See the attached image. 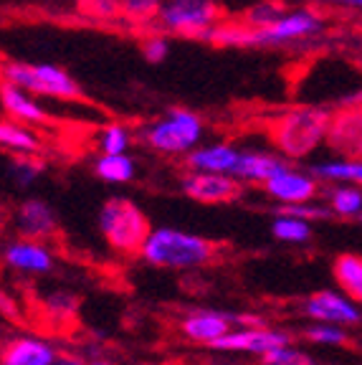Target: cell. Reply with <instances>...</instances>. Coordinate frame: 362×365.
<instances>
[{"mask_svg":"<svg viewBox=\"0 0 362 365\" xmlns=\"http://www.w3.org/2000/svg\"><path fill=\"white\" fill-rule=\"evenodd\" d=\"M81 8L91 18H99V21L122 18V0H81Z\"/></svg>","mask_w":362,"mask_h":365,"instance_id":"cell-34","label":"cell"},{"mask_svg":"<svg viewBox=\"0 0 362 365\" xmlns=\"http://www.w3.org/2000/svg\"><path fill=\"white\" fill-rule=\"evenodd\" d=\"M324 145L342 160H362V104H345L329 112Z\"/></svg>","mask_w":362,"mask_h":365,"instance_id":"cell-9","label":"cell"},{"mask_svg":"<svg viewBox=\"0 0 362 365\" xmlns=\"http://www.w3.org/2000/svg\"><path fill=\"white\" fill-rule=\"evenodd\" d=\"M272 234L284 244H304L311 239V221L291 216V213H279L272 223Z\"/></svg>","mask_w":362,"mask_h":365,"instance_id":"cell-24","label":"cell"},{"mask_svg":"<svg viewBox=\"0 0 362 365\" xmlns=\"http://www.w3.org/2000/svg\"><path fill=\"white\" fill-rule=\"evenodd\" d=\"M233 325H236V314L213 312V309H198V312H190L185 319H182L180 332L190 342L210 345L213 340L226 335L228 330H233Z\"/></svg>","mask_w":362,"mask_h":365,"instance_id":"cell-16","label":"cell"},{"mask_svg":"<svg viewBox=\"0 0 362 365\" xmlns=\"http://www.w3.org/2000/svg\"><path fill=\"white\" fill-rule=\"evenodd\" d=\"M140 257L155 269L165 272H190L203 269L221 257V244L208 236L187 234L180 228L157 226L148 236Z\"/></svg>","mask_w":362,"mask_h":365,"instance_id":"cell-1","label":"cell"},{"mask_svg":"<svg viewBox=\"0 0 362 365\" xmlns=\"http://www.w3.org/2000/svg\"><path fill=\"white\" fill-rule=\"evenodd\" d=\"M289 165H291V163H289L286 158L249 150V153L238 155V163H236V168H233L231 175L238 178L241 182H261V185H264V182L272 180L274 175H279V173Z\"/></svg>","mask_w":362,"mask_h":365,"instance_id":"cell-18","label":"cell"},{"mask_svg":"<svg viewBox=\"0 0 362 365\" xmlns=\"http://www.w3.org/2000/svg\"><path fill=\"white\" fill-rule=\"evenodd\" d=\"M264 190L281 205L309 203L319 193V178L314 173L296 170V168L289 165L279 175H274L272 180L264 182Z\"/></svg>","mask_w":362,"mask_h":365,"instance_id":"cell-12","label":"cell"},{"mask_svg":"<svg viewBox=\"0 0 362 365\" xmlns=\"http://www.w3.org/2000/svg\"><path fill=\"white\" fill-rule=\"evenodd\" d=\"M135 158L130 153H102L94 160V173L102 178L104 182H114V185H125L135 178Z\"/></svg>","mask_w":362,"mask_h":365,"instance_id":"cell-22","label":"cell"},{"mask_svg":"<svg viewBox=\"0 0 362 365\" xmlns=\"http://www.w3.org/2000/svg\"><path fill=\"white\" fill-rule=\"evenodd\" d=\"M132 145V132L122 122H109L99 130L96 137V148L99 153H127Z\"/></svg>","mask_w":362,"mask_h":365,"instance_id":"cell-28","label":"cell"},{"mask_svg":"<svg viewBox=\"0 0 362 365\" xmlns=\"http://www.w3.org/2000/svg\"><path fill=\"white\" fill-rule=\"evenodd\" d=\"M309 3H329V6H342V0H309Z\"/></svg>","mask_w":362,"mask_h":365,"instance_id":"cell-38","label":"cell"},{"mask_svg":"<svg viewBox=\"0 0 362 365\" xmlns=\"http://www.w3.org/2000/svg\"><path fill=\"white\" fill-rule=\"evenodd\" d=\"M241 150H236L228 143L198 145L195 150L185 155V165L190 170H213V173H233L238 163Z\"/></svg>","mask_w":362,"mask_h":365,"instance_id":"cell-19","label":"cell"},{"mask_svg":"<svg viewBox=\"0 0 362 365\" xmlns=\"http://www.w3.org/2000/svg\"><path fill=\"white\" fill-rule=\"evenodd\" d=\"M261 365H317L314 358L304 350H296L289 345H281V348H274L269 353L261 355Z\"/></svg>","mask_w":362,"mask_h":365,"instance_id":"cell-30","label":"cell"},{"mask_svg":"<svg viewBox=\"0 0 362 365\" xmlns=\"http://www.w3.org/2000/svg\"><path fill=\"white\" fill-rule=\"evenodd\" d=\"M304 337L317 345H345L347 342V332L342 330V325H332V322H314L304 330Z\"/></svg>","mask_w":362,"mask_h":365,"instance_id":"cell-31","label":"cell"},{"mask_svg":"<svg viewBox=\"0 0 362 365\" xmlns=\"http://www.w3.org/2000/svg\"><path fill=\"white\" fill-rule=\"evenodd\" d=\"M86 365H112L109 360H102V358H96V360H89Z\"/></svg>","mask_w":362,"mask_h":365,"instance_id":"cell-39","label":"cell"},{"mask_svg":"<svg viewBox=\"0 0 362 365\" xmlns=\"http://www.w3.org/2000/svg\"><path fill=\"white\" fill-rule=\"evenodd\" d=\"M96 223L104 241L122 257H140L142 246L155 228L148 213L127 195H112L104 200Z\"/></svg>","mask_w":362,"mask_h":365,"instance_id":"cell-3","label":"cell"},{"mask_svg":"<svg viewBox=\"0 0 362 365\" xmlns=\"http://www.w3.org/2000/svg\"><path fill=\"white\" fill-rule=\"evenodd\" d=\"M53 360L56 350L41 337L21 335L3 342L0 348V365H53Z\"/></svg>","mask_w":362,"mask_h":365,"instance_id":"cell-17","label":"cell"},{"mask_svg":"<svg viewBox=\"0 0 362 365\" xmlns=\"http://www.w3.org/2000/svg\"><path fill=\"white\" fill-rule=\"evenodd\" d=\"M180 188L195 203L203 205H226L241 195V180L231 173L213 170H190L180 178Z\"/></svg>","mask_w":362,"mask_h":365,"instance_id":"cell-8","label":"cell"},{"mask_svg":"<svg viewBox=\"0 0 362 365\" xmlns=\"http://www.w3.org/2000/svg\"><path fill=\"white\" fill-rule=\"evenodd\" d=\"M46 173V163L38 155H13L11 165H8V175L13 178L18 188H29Z\"/></svg>","mask_w":362,"mask_h":365,"instance_id":"cell-26","label":"cell"},{"mask_svg":"<svg viewBox=\"0 0 362 365\" xmlns=\"http://www.w3.org/2000/svg\"><path fill=\"white\" fill-rule=\"evenodd\" d=\"M43 309L51 314L53 319L63 322V319H71L76 317L79 312V299H76L71 292H53L43 299Z\"/></svg>","mask_w":362,"mask_h":365,"instance_id":"cell-29","label":"cell"},{"mask_svg":"<svg viewBox=\"0 0 362 365\" xmlns=\"http://www.w3.org/2000/svg\"><path fill=\"white\" fill-rule=\"evenodd\" d=\"M0 81H11L36 97L66 99V102L84 99V89L79 81L56 63L6 61L0 66Z\"/></svg>","mask_w":362,"mask_h":365,"instance_id":"cell-5","label":"cell"},{"mask_svg":"<svg viewBox=\"0 0 362 365\" xmlns=\"http://www.w3.org/2000/svg\"><path fill=\"white\" fill-rule=\"evenodd\" d=\"M329 211L337 216H360L362 213V190L355 188L352 182H342L329 193Z\"/></svg>","mask_w":362,"mask_h":365,"instance_id":"cell-27","label":"cell"},{"mask_svg":"<svg viewBox=\"0 0 362 365\" xmlns=\"http://www.w3.org/2000/svg\"><path fill=\"white\" fill-rule=\"evenodd\" d=\"M3 262L21 274H48L53 269V254L46 241L36 239H16L3 249Z\"/></svg>","mask_w":362,"mask_h":365,"instance_id":"cell-14","label":"cell"},{"mask_svg":"<svg viewBox=\"0 0 362 365\" xmlns=\"http://www.w3.org/2000/svg\"><path fill=\"white\" fill-rule=\"evenodd\" d=\"M311 173H314L319 180L362 185V160H342V158L327 160V163L311 165Z\"/></svg>","mask_w":362,"mask_h":365,"instance_id":"cell-23","label":"cell"},{"mask_svg":"<svg viewBox=\"0 0 362 365\" xmlns=\"http://www.w3.org/2000/svg\"><path fill=\"white\" fill-rule=\"evenodd\" d=\"M16 228L23 239L48 241L58 234V216L43 198H26L16 211Z\"/></svg>","mask_w":362,"mask_h":365,"instance_id":"cell-13","label":"cell"},{"mask_svg":"<svg viewBox=\"0 0 362 365\" xmlns=\"http://www.w3.org/2000/svg\"><path fill=\"white\" fill-rule=\"evenodd\" d=\"M332 274L337 287H342L352 302L362 304V257L360 254H342L334 259Z\"/></svg>","mask_w":362,"mask_h":365,"instance_id":"cell-21","label":"cell"},{"mask_svg":"<svg viewBox=\"0 0 362 365\" xmlns=\"http://www.w3.org/2000/svg\"><path fill=\"white\" fill-rule=\"evenodd\" d=\"M304 314L311 317L314 322H332V325H360L362 322V312L357 307V302H352L350 297L342 292H317V294L306 297V302L301 304Z\"/></svg>","mask_w":362,"mask_h":365,"instance_id":"cell-11","label":"cell"},{"mask_svg":"<svg viewBox=\"0 0 362 365\" xmlns=\"http://www.w3.org/2000/svg\"><path fill=\"white\" fill-rule=\"evenodd\" d=\"M327 127L329 109L291 107L267 122V135L286 160H304L324 143Z\"/></svg>","mask_w":362,"mask_h":365,"instance_id":"cell-2","label":"cell"},{"mask_svg":"<svg viewBox=\"0 0 362 365\" xmlns=\"http://www.w3.org/2000/svg\"><path fill=\"white\" fill-rule=\"evenodd\" d=\"M0 150L11 155H38L43 150V140L31 125L13 120H0Z\"/></svg>","mask_w":362,"mask_h":365,"instance_id":"cell-20","label":"cell"},{"mask_svg":"<svg viewBox=\"0 0 362 365\" xmlns=\"http://www.w3.org/2000/svg\"><path fill=\"white\" fill-rule=\"evenodd\" d=\"M291 335L281 330H269L267 325L261 327H233L226 335L213 340L208 345L210 350H221V353H251V355H264L274 348L289 345Z\"/></svg>","mask_w":362,"mask_h":365,"instance_id":"cell-10","label":"cell"},{"mask_svg":"<svg viewBox=\"0 0 362 365\" xmlns=\"http://www.w3.org/2000/svg\"><path fill=\"white\" fill-rule=\"evenodd\" d=\"M221 21H226V8L218 0H162L155 18L162 34L198 41Z\"/></svg>","mask_w":362,"mask_h":365,"instance_id":"cell-6","label":"cell"},{"mask_svg":"<svg viewBox=\"0 0 362 365\" xmlns=\"http://www.w3.org/2000/svg\"><path fill=\"white\" fill-rule=\"evenodd\" d=\"M286 11L289 8L284 6L281 0H259V3L246 8V11L238 16V21L251 26V29H267V26L276 23Z\"/></svg>","mask_w":362,"mask_h":365,"instance_id":"cell-25","label":"cell"},{"mask_svg":"<svg viewBox=\"0 0 362 365\" xmlns=\"http://www.w3.org/2000/svg\"><path fill=\"white\" fill-rule=\"evenodd\" d=\"M53 365H86V360H81L79 355H74V353H61V355H56Z\"/></svg>","mask_w":362,"mask_h":365,"instance_id":"cell-35","label":"cell"},{"mask_svg":"<svg viewBox=\"0 0 362 365\" xmlns=\"http://www.w3.org/2000/svg\"><path fill=\"white\" fill-rule=\"evenodd\" d=\"M0 107L6 109L8 117L23 122V125H46L48 112L43 104H38V97L11 81H0Z\"/></svg>","mask_w":362,"mask_h":365,"instance_id":"cell-15","label":"cell"},{"mask_svg":"<svg viewBox=\"0 0 362 365\" xmlns=\"http://www.w3.org/2000/svg\"><path fill=\"white\" fill-rule=\"evenodd\" d=\"M324 31V18L314 8H299L286 11L276 23L267 29H254L251 48H274V46H289L296 41H306Z\"/></svg>","mask_w":362,"mask_h":365,"instance_id":"cell-7","label":"cell"},{"mask_svg":"<svg viewBox=\"0 0 362 365\" xmlns=\"http://www.w3.org/2000/svg\"><path fill=\"white\" fill-rule=\"evenodd\" d=\"M205 122L198 112L172 107L142 130V143L160 155H187L203 143Z\"/></svg>","mask_w":362,"mask_h":365,"instance_id":"cell-4","label":"cell"},{"mask_svg":"<svg viewBox=\"0 0 362 365\" xmlns=\"http://www.w3.org/2000/svg\"><path fill=\"white\" fill-rule=\"evenodd\" d=\"M140 43V51L148 63H162L165 58L170 56V38H167V34H150Z\"/></svg>","mask_w":362,"mask_h":365,"instance_id":"cell-33","label":"cell"},{"mask_svg":"<svg viewBox=\"0 0 362 365\" xmlns=\"http://www.w3.org/2000/svg\"><path fill=\"white\" fill-rule=\"evenodd\" d=\"M360 221H362V213H360Z\"/></svg>","mask_w":362,"mask_h":365,"instance_id":"cell-40","label":"cell"},{"mask_svg":"<svg viewBox=\"0 0 362 365\" xmlns=\"http://www.w3.org/2000/svg\"><path fill=\"white\" fill-rule=\"evenodd\" d=\"M342 6H347V8H360V11H362V0H342Z\"/></svg>","mask_w":362,"mask_h":365,"instance_id":"cell-37","label":"cell"},{"mask_svg":"<svg viewBox=\"0 0 362 365\" xmlns=\"http://www.w3.org/2000/svg\"><path fill=\"white\" fill-rule=\"evenodd\" d=\"M162 0H122V18L132 23H155Z\"/></svg>","mask_w":362,"mask_h":365,"instance_id":"cell-32","label":"cell"},{"mask_svg":"<svg viewBox=\"0 0 362 365\" xmlns=\"http://www.w3.org/2000/svg\"><path fill=\"white\" fill-rule=\"evenodd\" d=\"M6 226H8V213L0 203V244H3V236H6Z\"/></svg>","mask_w":362,"mask_h":365,"instance_id":"cell-36","label":"cell"}]
</instances>
